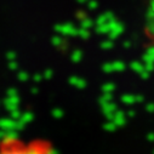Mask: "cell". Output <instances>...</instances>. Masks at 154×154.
Returning <instances> with one entry per match:
<instances>
[{"label": "cell", "instance_id": "6da1fadb", "mask_svg": "<svg viewBox=\"0 0 154 154\" xmlns=\"http://www.w3.org/2000/svg\"><path fill=\"white\" fill-rule=\"evenodd\" d=\"M0 154H54L52 144L46 140H22L6 136L0 141Z\"/></svg>", "mask_w": 154, "mask_h": 154}]
</instances>
